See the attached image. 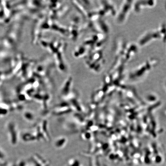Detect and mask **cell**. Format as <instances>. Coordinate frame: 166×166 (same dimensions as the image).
<instances>
[{"label":"cell","instance_id":"cell-1","mask_svg":"<svg viewBox=\"0 0 166 166\" xmlns=\"http://www.w3.org/2000/svg\"><path fill=\"white\" fill-rule=\"evenodd\" d=\"M3 74L1 72V71H0V80H1V77H2V76Z\"/></svg>","mask_w":166,"mask_h":166}]
</instances>
